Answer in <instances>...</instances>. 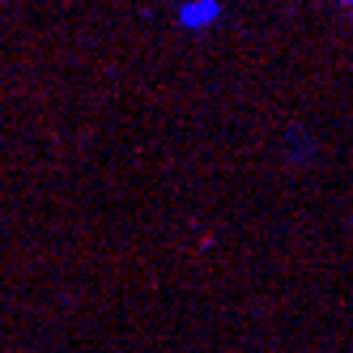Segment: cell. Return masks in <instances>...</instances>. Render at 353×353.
<instances>
[{
    "mask_svg": "<svg viewBox=\"0 0 353 353\" xmlns=\"http://www.w3.org/2000/svg\"><path fill=\"white\" fill-rule=\"evenodd\" d=\"M341 5H353V0H341Z\"/></svg>",
    "mask_w": 353,
    "mask_h": 353,
    "instance_id": "1",
    "label": "cell"
}]
</instances>
